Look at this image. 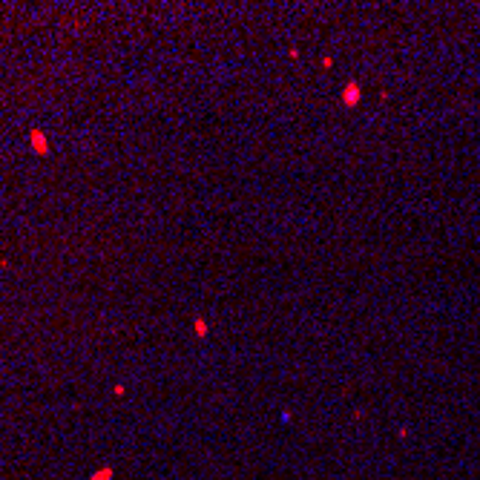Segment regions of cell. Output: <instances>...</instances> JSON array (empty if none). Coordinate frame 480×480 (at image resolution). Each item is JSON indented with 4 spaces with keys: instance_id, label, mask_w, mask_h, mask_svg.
<instances>
[{
    "instance_id": "6da1fadb",
    "label": "cell",
    "mask_w": 480,
    "mask_h": 480,
    "mask_svg": "<svg viewBox=\"0 0 480 480\" xmlns=\"http://www.w3.org/2000/svg\"><path fill=\"white\" fill-rule=\"evenodd\" d=\"M32 147H35V152H46L49 147H46V136L40 132V129H32Z\"/></svg>"
}]
</instances>
